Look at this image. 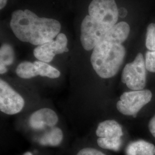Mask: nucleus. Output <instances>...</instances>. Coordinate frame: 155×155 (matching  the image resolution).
<instances>
[{
	"instance_id": "nucleus-24",
	"label": "nucleus",
	"mask_w": 155,
	"mask_h": 155,
	"mask_svg": "<svg viewBox=\"0 0 155 155\" xmlns=\"http://www.w3.org/2000/svg\"><path fill=\"white\" fill-rule=\"evenodd\" d=\"M23 155H33L32 154V153L29 152H25L24 154Z\"/></svg>"
},
{
	"instance_id": "nucleus-21",
	"label": "nucleus",
	"mask_w": 155,
	"mask_h": 155,
	"mask_svg": "<svg viewBox=\"0 0 155 155\" xmlns=\"http://www.w3.org/2000/svg\"><path fill=\"white\" fill-rule=\"evenodd\" d=\"M118 12H119V16L122 17L126 16V15H127V11L126 10V9L124 8H121L120 10H118Z\"/></svg>"
},
{
	"instance_id": "nucleus-14",
	"label": "nucleus",
	"mask_w": 155,
	"mask_h": 155,
	"mask_svg": "<svg viewBox=\"0 0 155 155\" xmlns=\"http://www.w3.org/2000/svg\"><path fill=\"white\" fill-rule=\"evenodd\" d=\"M33 63L37 68L39 75L41 77H47L51 79H55L59 77L61 75V72L58 70L47 63L39 61Z\"/></svg>"
},
{
	"instance_id": "nucleus-12",
	"label": "nucleus",
	"mask_w": 155,
	"mask_h": 155,
	"mask_svg": "<svg viewBox=\"0 0 155 155\" xmlns=\"http://www.w3.org/2000/svg\"><path fill=\"white\" fill-rule=\"evenodd\" d=\"M63 138V132L58 127H51L39 140V143L41 145L58 146L61 144Z\"/></svg>"
},
{
	"instance_id": "nucleus-11",
	"label": "nucleus",
	"mask_w": 155,
	"mask_h": 155,
	"mask_svg": "<svg viewBox=\"0 0 155 155\" xmlns=\"http://www.w3.org/2000/svg\"><path fill=\"white\" fill-rule=\"evenodd\" d=\"M126 155H155V146L143 140L134 141L127 145Z\"/></svg>"
},
{
	"instance_id": "nucleus-22",
	"label": "nucleus",
	"mask_w": 155,
	"mask_h": 155,
	"mask_svg": "<svg viewBox=\"0 0 155 155\" xmlns=\"http://www.w3.org/2000/svg\"><path fill=\"white\" fill-rule=\"evenodd\" d=\"M8 70L6 66L3 64H0V73L1 74H4L7 72Z\"/></svg>"
},
{
	"instance_id": "nucleus-15",
	"label": "nucleus",
	"mask_w": 155,
	"mask_h": 155,
	"mask_svg": "<svg viewBox=\"0 0 155 155\" xmlns=\"http://www.w3.org/2000/svg\"><path fill=\"white\" fill-rule=\"evenodd\" d=\"M15 60V51L11 45L4 44L0 49V64L10 66Z\"/></svg>"
},
{
	"instance_id": "nucleus-18",
	"label": "nucleus",
	"mask_w": 155,
	"mask_h": 155,
	"mask_svg": "<svg viewBox=\"0 0 155 155\" xmlns=\"http://www.w3.org/2000/svg\"><path fill=\"white\" fill-rule=\"evenodd\" d=\"M145 61L147 70L155 72V51H148L146 52Z\"/></svg>"
},
{
	"instance_id": "nucleus-1",
	"label": "nucleus",
	"mask_w": 155,
	"mask_h": 155,
	"mask_svg": "<svg viewBox=\"0 0 155 155\" xmlns=\"http://www.w3.org/2000/svg\"><path fill=\"white\" fill-rule=\"evenodd\" d=\"M10 26L18 40L38 46L54 40L61 29V24L58 20L39 17L29 9L13 12Z\"/></svg>"
},
{
	"instance_id": "nucleus-6",
	"label": "nucleus",
	"mask_w": 155,
	"mask_h": 155,
	"mask_svg": "<svg viewBox=\"0 0 155 155\" xmlns=\"http://www.w3.org/2000/svg\"><path fill=\"white\" fill-rule=\"evenodd\" d=\"M109 29L90 15L84 18L81 26V42L86 51L93 50Z\"/></svg>"
},
{
	"instance_id": "nucleus-9",
	"label": "nucleus",
	"mask_w": 155,
	"mask_h": 155,
	"mask_svg": "<svg viewBox=\"0 0 155 155\" xmlns=\"http://www.w3.org/2000/svg\"><path fill=\"white\" fill-rule=\"evenodd\" d=\"M58 122L57 114L49 108H43L36 111L29 119L30 127L36 130H43L47 127H54Z\"/></svg>"
},
{
	"instance_id": "nucleus-19",
	"label": "nucleus",
	"mask_w": 155,
	"mask_h": 155,
	"mask_svg": "<svg viewBox=\"0 0 155 155\" xmlns=\"http://www.w3.org/2000/svg\"><path fill=\"white\" fill-rule=\"evenodd\" d=\"M77 155H106L101 151L92 148H86L81 150Z\"/></svg>"
},
{
	"instance_id": "nucleus-13",
	"label": "nucleus",
	"mask_w": 155,
	"mask_h": 155,
	"mask_svg": "<svg viewBox=\"0 0 155 155\" xmlns=\"http://www.w3.org/2000/svg\"><path fill=\"white\" fill-rule=\"evenodd\" d=\"M16 72L18 77L22 79H31L39 75L37 68L34 63L23 61L17 67Z\"/></svg>"
},
{
	"instance_id": "nucleus-8",
	"label": "nucleus",
	"mask_w": 155,
	"mask_h": 155,
	"mask_svg": "<svg viewBox=\"0 0 155 155\" xmlns=\"http://www.w3.org/2000/svg\"><path fill=\"white\" fill-rule=\"evenodd\" d=\"M68 40L64 33H59L55 40H52L43 45L37 46L33 50V55L39 61L49 63L57 54L68 51Z\"/></svg>"
},
{
	"instance_id": "nucleus-20",
	"label": "nucleus",
	"mask_w": 155,
	"mask_h": 155,
	"mask_svg": "<svg viewBox=\"0 0 155 155\" xmlns=\"http://www.w3.org/2000/svg\"><path fill=\"white\" fill-rule=\"evenodd\" d=\"M148 127L150 132L155 138V115L150 120Z\"/></svg>"
},
{
	"instance_id": "nucleus-16",
	"label": "nucleus",
	"mask_w": 155,
	"mask_h": 155,
	"mask_svg": "<svg viewBox=\"0 0 155 155\" xmlns=\"http://www.w3.org/2000/svg\"><path fill=\"white\" fill-rule=\"evenodd\" d=\"M97 143L101 148L106 150L118 151L120 150L122 145L121 139H107L100 138L97 140Z\"/></svg>"
},
{
	"instance_id": "nucleus-10",
	"label": "nucleus",
	"mask_w": 155,
	"mask_h": 155,
	"mask_svg": "<svg viewBox=\"0 0 155 155\" xmlns=\"http://www.w3.org/2000/svg\"><path fill=\"white\" fill-rule=\"evenodd\" d=\"M96 134L100 138L121 139L123 135L122 127L115 120H106L99 124Z\"/></svg>"
},
{
	"instance_id": "nucleus-4",
	"label": "nucleus",
	"mask_w": 155,
	"mask_h": 155,
	"mask_svg": "<svg viewBox=\"0 0 155 155\" xmlns=\"http://www.w3.org/2000/svg\"><path fill=\"white\" fill-rule=\"evenodd\" d=\"M152 98V93L149 90L125 92L117 103V109L124 115L136 117L139 111L150 102Z\"/></svg>"
},
{
	"instance_id": "nucleus-7",
	"label": "nucleus",
	"mask_w": 155,
	"mask_h": 155,
	"mask_svg": "<svg viewBox=\"0 0 155 155\" xmlns=\"http://www.w3.org/2000/svg\"><path fill=\"white\" fill-rule=\"evenodd\" d=\"M25 101L22 97L2 79L0 80V110L8 115L22 110Z\"/></svg>"
},
{
	"instance_id": "nucleus-2",
	"label": "nucleus",
	"mask_w": 155,
	"mask_h": 155,
	"mask_svg": "<svg viewBox=\"0 0 155 155\" xmlns=\"http://www.w3.org/2000/svg\"><path fill=\"white\" fill-rule=\"evenodd\" d=\"M125 55L126 50L122 44L106 34L94 47L90 61L99 77L108 79L118 72Z\"/></svg>"
},
{
	"instance_id": "nucleus-3",
	"label": "nucleus",
	"mask_w": 155,
	"mask_h": 155,
	"mask_svg": "<svg viewBox=\"0 0 155 155\" xmlns=\"http://www.w3.org/2000/svg\"><path fill=\"white\" fill-rule=\"evenodd\" d=\"M146 70L144 56L139 53L132 62L127 63L124 67L121 81L132 90H143L146 86Z\"/></svg>"
},
{
	"instance_id": "nucleus-17",
	"label": "nucleus",
	"mask_w": 155,
	"mask_h": 155,
	"mask_svg": "<svg viewBox=\"0 0 155 155\" xmlns=\"http://www.w3.org/2000/svg\"><path fill=\"white\" fill-rule=\"evenodd\" d=\"M145 45L149 51H155V24L150 23L147 29Z\"/></svg>"
},
{
	"instance_id": "nucleus-5",
	"label": "nucleus",
	"mask_w": 155,
	"mask_h": 155,
	"mask_svg": "<svg viewBox=\"0 0 155 155\" xmlns=\"http://www.w3.org/2000/svg\"><path fill=\"white\" fill-rule=\"evenodd\" d=\"M89 13L109 29L116 24L119 17L115 0H93L89 6Z\"/></svg>"
},
{
	"instance_id": "nucleus-23",
	"label": "nucleus",
	"mask_w": 155,
	"mask_h": 155,
	"mask_svg": "<svg viewBox=\"0 0 155 155\" xmlns=\"http://www.w3.org/2000/svg\"><path fill=\"white\" fill-rule=\"evenodd\" d=\"M8 0H0V9H2L7 4Z\"/></svg>"
}]
</instances>
